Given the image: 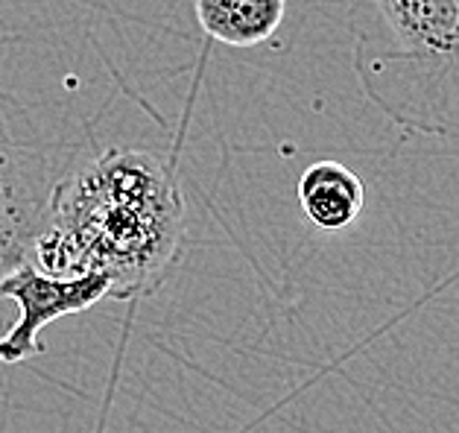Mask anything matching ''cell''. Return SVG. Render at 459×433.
Returning <instances> with one entry per match:
<instances>
[{"instance_id":"obj_1","label":"cell","mask_w":459,"mask_h":433,"mask_svg":"<svg viewBox=\"0 0 459 433\" xmlns=\"http://www.w3.org/2000/svg\"><path fill=\"white\" fill-rule=\"evenodd\" d=\"M185 199L173 164L106 150L56 187L30 264L53 279L103 275L111 299L150 296L182 258Z\"/></svg>"},{"instance_id":"obj_6","label":"cell","mask_w":459,"mask_h":433,"mask_svg":"<svg viewBox=\"0 0 459 433\" xmlns=\"http://www.w3.org/2000/svg\"><path fill=\"white\" fill-rule=\"evenodd\" d=\"M194 6L205 36L229 48L270 41L287 13V0H194Z\"/></svg>"},{"instance_id":"obj_3","label":"cell","mask_w":459,"mask_h":433,"mask_svg":"<svg viewBox=\"0 0 459 433\" xmlns=\"http://www.w3.org/2000/svg\"><path fill=\"white\" fill-rule=\"evenodd\" d=\"M74 159L76 150L44 138L30 108L0 91V281L30 261Z\"/></svg>"},{"instance_id":"obj_5","label":"cell","mask_w":459,"mask_h":433,"mask_svg":"<svg viewBox=\"0 0 459 433\" xmlns=\"http://www.w3.org/2000/svg\"><path fill=\"white\" fill-rule=\"evenodd\" d=\"M299 205L316 229H349L366 208V185L340 161H316L299 179Z\"/></svg>"},{"instance_id":"obj_4","label":"cell","mask_w":459,"mask_h":433,"mask_svg":"<svg viewBox=\"0 0 459 433\" xmlns=\"http://www.w3.org/2000/svg\"><path fill=\"white\" fill-rule=\"evenodd\" d=\"M0 299H13L21 310L15 325L0 337V363H21L44 351L39 342L44 325L111 299V284L103 275L53 279L27 261L0 281Z\"/></svg>"},{"instance_id":"obj_2","label":"cell","mask_w":459,"mask_h":433,"mask_svg":"<svg viewBox=\"0 0 459 433\" xmlns=\"http://www.w3.org/2000/svg\"><path fill=\"white\" fill-rule=\"evenodd\" d=\"M363 94L410 135L459 143V0H349Z\"/></svg>"}]
</instances>
